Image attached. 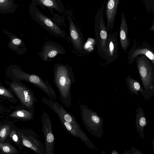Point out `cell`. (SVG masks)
Listing matches in <instances>:
<instances>
[{
	"mask_svg": "<svg viewBox=\"0 0 154 154\" xmlns=\"http://www.w3.org/2000/svg\"><path fill=\"white\" fill-rule=\"evenodd\" d=\"M121 0H107L105 13L107 19L106 29L107 33L113 29L118 7Z\"/></svg>",
	"mask_w": 154,
	"mask_h": 154,
	"instance_id": "cell-16",
	"label": "cell"
},
{
	"mask_svg": "<svg viewBox=\"0 0 154 154\" xmlns=\"http://www.w3.org/2000/svg\"></svg>",
	"mask_w": 154,
	"mask_h": 154,
	"instance_id": "cell-32",
	"label": "cell"
},
{
	"mask_svg": "<svg viewBox=\"0 0 154 154\" xmlns=\"http://www.w3.org/2000/svg\"><path fill=\"white\" fill-rule=\"evenodd\" d=\"M131 154H143V153L140 150L137 149L132 147L131 149Z\"/></svg>",
	"mask_w": 154,
	"mask_h": 154,
	"instance_id": "cell-27",
	"label": "cell"
},
{
	"mask_svg": "<svg viewBox=\"0 0 154 154\" xmlns=\"http://www.w3.org/2000/svg\"><path fill=\"white\" fill-rule=\"evenodd\" d=\"M0 148L5 153H12L13 149L12 147L10 146V145L6 144H4L0 143Z\"/></svg>",
	"mask_w": 154,
	"mask_h": 154,
	"instance_id": "cell-24",
	"label": "cell"
},
{
	"mask_svg": "<svg viewBox=\"0 0 154 154\" xmlns=\"http://www.w3.org/2000/svg\"><path fill=\"white\" fill-rule=\"evenodd\" d=\"M127 58L128 64L132 65L136 58L140 55H144L154 64V47L146 42H136L133 40L131 48L128 52Z\"/></svg>",
	"mask_w": 154,
	"mask_h": 154,
	"instance_id": "cell-8",
	"label": "cell"
},
{
	"mask_svg": "<svg viewBox=\"0 0 154 154\" xmlns=\"http://www.w3.org/2000/svg\"><path fill=\"white\" fill-rule=\"evenodd\" d=\"M41 119L45 139V154H54L55 137L51 119L48 114L45 111L42 113Z\"/></svg>",
	"mask_w": 154,
	"mask_h": 154,
	"instance_id": "cell-9",
	"label": "cell"
},
{
	"mask_svg": "<svg viewBox=\"0 0 154 154\" xmlns=\"http://www.w3.org/2000/svg\"><path fill=\"white\" fill-rule=\"evenodd\" d=\"M11 71L12 75L15 78L32 84L44 92L49 98L56 100L57 97L55 91L46 79L44 80L37 75L27 73L19 69L11 68Z\"/></svg>",
	"mask_w": 154,
	"mask_h": 154,
	"instance_id": "cell-6",
	"label": "cell"
},
{
	"mask_svg": "<svg viewBox=\"0 0 154 154\" xmlns=\"http://www.w3.org/2000/svg\"><path fill=\"white\" fill-rule=\"evenodd\" d=\"M118 35L116 31L109 33L107 41L106 53L105 59L106 64L116 60L120 55V49L118 42Z\"/></svg>",
	"mask_w": 154,
	"mask_h": 154,
	"instance_id": "cell-13",
	"label": "cell"
},
{
	"mask_svg": "<svg viewBox=\"0 0 154 154\" xmlns=\"http://www.w3.org/2000/svg\"><path fill=\"white\" fill-rule=\"evenodd\" d=\"M66 53V50L60 44L54 41H48L43 44L38 55L44 61L50 62L57 56L63 55Z\"/></svg>",
	"mask_w": 154,
	"mask_h": 154,
	"instance_id": "cell-11",
	"label": "cell"
},
{
	"mask_svg": "<svg viewBox=\"0 0 154 154\" xmlns=\"http://www.w3.org/2000/svg\"><path fill=\"white\" fill-rule=\"evenodd\" d=\"M33 113L30 110H22L17 111L13 116L26 120H30L33 119L34 118Z\"/></svg>",
	"mask_w": 154,
	"mask_h": 154,
	"instance_id": "cell-23",
	"label": "cell"
},
{
	"mask_svg": "<svg viewBox=\"0 0 154 154\" xmlns=\"http://www.w3.org/2000/svg\"><path fill=\"white\" fill-rule=\"evenodd\" d=\"M7 132V130L6 128H3L0 131V136L1 137L3 138L5 137Z\"/></svg>",
	"mask_w": 154,
	"mask_h": 154,
	"instance_id": "cell-26",
	"label": "cell"
},
{
	"mask_svg": "<svg viewBox=\"0 0 154 154\" xmlns=\"http://www.w3.org/2000/svg\"><path fill=\"white\" fill-rule=\"evenodd\" d=\"M11 86L23 104L34 112V103L37 100L32 91L25 86L15 82L11 83Z\"/></svg>",
	"mask_w": 154,
	"mask_h": 154,
	"instance_id": "cell-12",
	"label": "cell"
},
{
	"mask_svg": "<svg viewBox=\"0 0 154 154\" xmlns=\"http://www.w3.org/2000/svg\"><path fill=\"white\" fill-rule=\"evenodd\" d=\"M149 30L150 31H154V22H153L150 28L149 29Z\"/></svg>",
	"mask_w": 154,
	"mask_h": 154,
	"instance_id": "cell-29",
	"label": "cell"
},
{
	"mask_svg": "<svg viewBox=\"0 0 154 154\" xmlns=\"http://www.w3.org/2000/svg\"><path fill=\"white\" fill-rule=\"evenodd\" d=\"M148 123L143 110L141 106H139L136 110L135 123L137 131L142 139L144 137V129L147 126Z\"/></svg>",
	"mask_w": 154,
	"mask_h": 154,
	"instance_id": "cell-20",
	"label": "cell"
},
{
	"mask_svg": "<svg viewBox=\"0 0 154 154\" xmlns=\"http://www.w3.org/2000/svg\"><path fill=\"white\" fill-rule=\"evenodd\" d=\"M105 2V0L97 10L95 19V40L97 52L99 56L104 59L106 53L108 35L106 31L103 16Z\"/></svg>",
	"mask_w": 154,
	"mask_h": 154,
	"instance_id": "cell-4",
	"label": "cell"
},
{
	"mask_svg": "<svg viewBox=\"0 0 154 154\" xmlns=\"http://www.w3.org/2000/svg\"><path fill=\"white\" fill-rule=\"evenodd\" d=\"M0 94L9 97H12L10 93L3 87L0 86Z\"/></svg>",
	"mask_w": 154,
	"mask_h": 154,
	"instance_id": "cell-25",
	"label": "cell"
},
{
	"mask_svg": "<svg viewBox=\"0 0 154 154\" xmlns=\"http://www.w3.org/2000/svg\"><path fill=\"white\" fill-rule=\"evenodd\" d=\"M152 146H153V151L154 152V140H152Z\"/></svg>",
	"mask_w": 154,
	"mask_h": 154,
	"instance_id": "cell-31",
	"label": "cell"
},
{
	"mask_svg": "<svg viewBox=\"0 0 154 154\" xmlns=\"http://www.w3.org/2000/svg\"><path fill=\"white\" fill-rule=\"evenodd\" d=\"M135 60L137 72L145 93V99L148 100L154 93V64L143 54L138 56Z\"/></svg>",
	"mask_w": 154,
	"mask_h": 154,
	"instance_id": "cell-2",
	"label": "cell"
},
{
	"mask_svg": "<svg viewBox=\"0 0 154 154\" xmlns=\"http://www.w3.org/2000/svg\"><path fill=\"white\" fill-rule=\"evenodd\" d=\"M125 83L129 90L131 93L139 96V92H140L143 96L145 98V91L138 80L134 79L128 75L125 79Z\"/></svg>",
	"mask_w": 154,
	"mask_h": 154,
	"instance_id": "cell-21",
	"label": "cell"
},
{
	"mask_svg": "<svg viewBox=\"0 0 154 154\" xmlns=\"http://www.w3.org/2000/svg\"><path fill=\"white\" fill-rule=\"evenodd\" d=\"M41 100L54 111L57 114L58 117L61 118L77 128L79 130L82 129L74 116L66 110L63 106L57 100L45 97H42Z\"/></svg>",
	"mask_w": 154,
	"mask_h": 154,
	"instance_id": "cell-10",
	"label": "cell"
},
{
	"mask_svg": "<svg viewBox=\"0 0 154 154\" xmlns=\"http://www.w3.org/2000/svg\"><path fill=\"white\" fill-rule=\"evenodd\" d=\"M2 32L6 34L10 38V41L8 45L9 48L19 54H23L26 52L27 48L24 42L20 38L6 30L3 31Z\"/></svg>",
	"mask_w": 154,
	"mask_h": 154,
	"instance_id": "cell-19",
	"label": "cell"
},
{
	"mask_svg": "<svg viewBox=\"0 0 154 154\" xmlns=\"http://www.w3.org/2000/svg\"><path fill=\"white\" fill-rule=\"evenodd\" d=\"M58 118L64 128L71 135L80 139L90 149H96L94 145L88 139L86 134L82 129L79 130L77 128L60 117Z\"/></svg>",
	"mask_w": 154,
	"mask_h": 154,
	"instance_id": "cell-15",
	"label": "cell"
},
{
	"mask_svg": "<svg viewBox=\"0 0 154 154\" xmlns=\"http://www.w3.org/2000/svg\"><path fill=\"white\" fill-rule=\"evenodd\" d=\"M12 138L13 140L15 142H17L18 140V137L16 134H14L13 135Z\"/></svg>",
	"mask_w": 154,
	"mask_h": 154,
	"instance_id": "cell-28",
	"label": "cell"
},
{
	"mask_svg": "<svg viewBox=\"0 0 154 154\" xmlns=\"http://www.w3.org/2000/svg\"><path fill=\"white\" fill-rule=\"evenodd\" d=\"M128 28L125 16L122 12L119 30V40L121 48L125 52H126L131 44L130 39L128 37Z\"/></svg>",
	"mask_w": 154,
	"mask_h": 154,
	"instance_id": "cell-18",
	"label": "cell"
},
{
	"mask_svg": "<svg viewBox=\"0 0 154 154\" xmlns=\"http://www.w3.org/2000/svg\"><path fill=\"white\" fill-rule=\"evenodd\" d=\"M111 154H118V153L117 152V151L115 150H113L111 152Z\"/></svg>",
	"mask_w": 154,
	"mask_h": 154,
	"instance_id": "cell-30",
	"label": "cell"
},
{
	"mask_svg": "<svg viewBox=\"0 0 154 154\" xmlns=\"http://www.w3.org/2000/svg\"><path fill=\"white\" fill-rule=\"evenodd\" d=\"M54 82L60 95V99L67 108L71 105L72 96L71 87L75 80L70 65L57 63L53 69Z\"/></svg>",
	"mask_w": 154,
	"mask_h": 154,
	"instance_id": "cell-1",
	"label": "cell"
},
{
	"mask_svg": "<svg viewBox=\"0 0 154 154\" xmlns=\"http://www.w3.org/2000/svg\"><path fill=\"white\" fill-rule=\"evenodd\" d=\"M79 109L83 123L93 136L101 138L103 135V119L85 104L80 103Z\"/></svg>",
	"mask_w": 154,
	"mask_h": 154,
	"instance_id": "cell-3",
	"label": "cell"
},
{
	"mask_svg": "<svg viewBox=\"0 0 154 154\" xmlns=\"http://www.w3.org/2000/svg\"><path fill=\"white\" fill-rule=\"evenodd\" d=\"M29 13L33 20L51 34L56 37L68 39V35L66 31L42 13L36 6L30 4Z\"/></svg>",
	"mask_w": 154,
	"mask_h": 154,
	"instance_id": "cell-5",
	"label": "cell"
},
{
	"mask_svg": "<svg viewBox=\"0 0 154 154\" xmlns=\"http://www.w3.org/2000/svg\"><path fill=\"white\" fill-rule=\"evenodd\" d=\"M67 19L69 22V35L67 38L70 42L73 51L78 55L82 56L88 54L85 49V42L83 34L78 25L73 21L70 14Z\"/></svg>",
	"mask_w": 154,
	"mask_h": 154,
	"instance_id": "cell-7",
	"label": "cell"
},
{
	"mask_svg": "<svg viewBox=\"0 0 154 154\" xmlns=\"http://www.w3.org/2000/svg\"><path fill=\"white\" fill-rule=\"evenodd\" d=\"M15 0H0V13L8 14L14 13L18 7Z\"/></svg>",
	"mask_w": 154,
	"mask_h": 154,
	"instance_id": "cell-22",
	"label": "cell"
},
{
	"mask_svg": "<svg viewBox=\"0 0 154 154\" xmlns=\"http://www.w3.org/2000/svg\"><path fill=\"white\" fill-rule=\"evenodd\" d=\"M29 132L27 136L22 137L23 145L32 149L36 154H45V146L40 140L39 135L33 131Z\"/></svg>",
	"mask_w": 154,
	"mask_h": 154,
	"instance_id": "cell-14",
	"label": "cell"
},
{
	"mask_svg": "<svg viewBox=\"0 0 154 154\" xmlns=\"http://www.w3.org/2000/svg\"><path fill=\"white\" fill-rule=\"evenodd\" d=\"M31 4L35 6H39L45 10L47 9L53 15L54 10L60 14L65 11L61 0H32Z\"/></svg>",
	"mask_w": 154,
	"mask_h": 154,
	"instance_id": "cell-17",
	"label": "cell"
}]
</instances>
